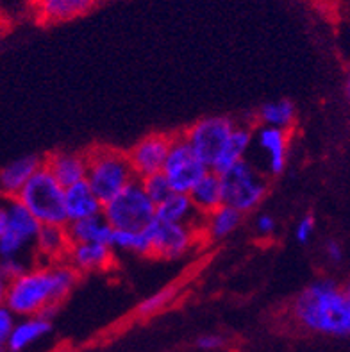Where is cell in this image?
<instances>
[{"label":"cell","mask_w":350,"mask_h":352,"mask_svg":"<svg viewBox=\"0 0 350 352\" xmlns=\"http://www.w3.org/2000/svg\"><path fill=\"white\" fill-rule=\"evenodd\" d=\"M79 277L80 274L68 261L34 265L20 277L6 283L2 304L20 318L41 315L52 320Z\"/></svg>","instance_id":"cell-1"},{"label":"cell","mask_w":350,"mask_h":352,"mask_svg":"<svg viewBox=\"0 0 350 352\" xmlns=\"http://www.w3.org/2000/svg\"><path fill=\"white\" fill-rule=\"evenodd\" d=\"M293 320L311 333L350 338V302L345 290L333 279L307 285L292 304Z\"/></svg>","instance_id":"cell-2"},{"label":"cell","mask_w":350,"mask_h":352,"mask_svg":"<svg viewBox=\"0 0 350 352\" xmlns=\"http://www.w3.org/2000/svg\"><path fill=\"white\" fill-rule=\"evenodd\" d=\"M138 179L127 152L113 147H95L88 151L86 181L98 199L106 204Z\"/></svg>","instance_id":"cell-3"},{"label":"cell","mask_w":350,"mask_h":352,"mask_svg":"<svg viewBox=\"0 0 350 352\" xmlns=\"http://www.w3.org/2000/svg\"><path fill=\"white\" fill-rule=\"evenodd\" d=\"M65 192L67 188L43 165L18 193L17 199L40 220L41 226H67Z\"/></svg>","instance_id":"cell-4"},{"label":"cell","mask_w":350,"mask_h":352,"mask_svg":"<svg viewBox=\"0 0 350 352\" xmlns=\"http://www.w3.org/2000/svg\"><path fill=\"white\" fill-rule=\"evenodd\" d=\"M40 229V220L17 197L6 199L0 208V256L17 258L25 254L29 247H34Z\"/></svg>","instance_id":"cell-5"},{"label":"cell","mask_w":350,"mask_h":352,"mask_svg":"<svg viewBox=\"0 0 350 352\" xmlns=\"http://www.w3.org/2000/svg\"><path fill=\"white\" fill-rule=\"evenodd\" d=\"M155 202L146 195L140 179L104 204L102 217L113 229L142 231L155 219Z\"/></svg>","instance_id":"cell-6"},{"label":"cell","mask_w":350,"mask_h":352,"mask_svg":"<svg viewBox=\"0 0 350 352\" xmlns=\"http://www.w3.org/2000/svg\"><path fill=\"white\" fill-rule=\"evenodd\" d=\"M222 179L226 204L243 214L256 210L268 193V181L261 170L248 160L227 170Z\"/></svg>","instance_id":"cell-7"},{"label":"cell","mask_w":350,"mask_h":352,"mask_svg":"<svg viewBox=\"0 0 350 352\" xmlns=\"http://www.w3.org/2000/svg\"><path fill=\"white\" fill-rule=\"evenodd\" d=\"M209 170L211 168L191 148L184 134H173L168 157L163 166V174L168 177L173 192L190 193Z\"/></svg>","instance_id":"cell-8"},{"label":"cell","mask_w":350,"mask_h":352,"mask_svg":"<svg viewBox=\"0 0 350 352\" xmlns=\"http://www.w3.org/2000/svg\"><path fill=\"white\" fill-rule=\"evenodd\" d=\"M238 122L229 116H206L184 131V138L197 152V156L211 168Z\"/></svg>","instance_id":"cell-9"},{"label":"cell","mask_w":350,"mask_h":352,"mask_svg":"<svg viewBox=\"0 0 350 352\" xmlns=\"http://www.w3.org/2000/svg\"><path fill=\"white\" fill-rule=\"evenodd\" d=\"M151 240L152 254L161 259H177L188 254L197 241L202 240L200 229L184 226V223L163 222L154 219L149 228L145 229Z\"/></svg>","instance_id":"cell-10"},{"label":"cell","mask_w":350,"mask_h":352,"mask_svg":"<svg viewBox=\"0 0 350 352\" xmlns=\"http://www.w3.org/2000/svg\"><path fill=\"white\" fill-rule=\"evenodd\" d=\"M172 138L173 136H170V134L152 133L143 136L140 142H136L133 147L129 148L127 156L138 179L163 172V166L166 163V157H168L170 145H172Z\"/></svg>","instance_id":"cell-11"},{"label":"cell","mask_w":350,"mask_h":352,"mask_svg":"<svg viewBox=\"0 0 350 352\" xmlns=\"http://www.w3.org/2000/svg\"><path fill=\"white\" fill-rule=\"evenodd\" d=\"M254 143L259 152L266 156L265 170L268 175L277 177L284 172L288 165V148H289V131L259 125L254 131Z\"/></svg>","instance_id":"cell-12"},{"label":"cell","mask_w":350,"mask_h":352,"mask_svg":"<svg viewBox=\"0 0 350 352\" xmlns=\"http://www.w3.org/2000/svg\"><path fill=\"white\" fill-rule=\"evenodd\" d=\"M77 272H104L115 261V249L107 243H72L67 259Z\"/></svg>","instance_id":"cell-13"},{"label":"cell","mask_w":350,"mask_h":352,"mask_svg":"<svg viewBox=\"0 0 350 352\" xmlns=\"http://www.w3.org/2000/svg\"><path fill=\"white\" fill-rule=\"evenodd\" d=\"M72 241L67 226H41L32 247V259L36 265H49L65 261Z\"/></svg>","instance_id":"cell-14"},{"label":"cell","mask_w":350,"mask_h":352,"mask_svg":"<svg viewBox=\"0 0 350 352\" xmlns=\"http://www.w3.org/2000/svg\"><path fill=\"white\" fill-rule=\"evenodd\" d=\"M45 166L52 172L65 188L86 181L88 175V152L56 151L45 157Z\"/></svg>","instance_id":"cell-15"},{"label":"cell","mask_w":350,"mask_h":352,"mask_svg":"<svg viewBox=\"0 0 350 352\" xmlns=\"http://www.w3.org/2000/svg\"><path fill=\"white\" fill-rule=\"evenodd\" d=\"M45 165V160H41L36 154H27L20 156L17 160L9 161L8 165L2 166L0 170V190L4 193L6 199L9 197H18L22 192L32 175Z\"/></svg>","instance_id":"cell-16"},{"label":"cell","mask_w":350,"mask_h":352,"mask_svg":"<svg viewBox=\"0 0 350 352\" xmlns=\"http://www.w3.org/2000/svg\"><path fill=\"white\" fill-rule=\"evenodd\" d=\"M65 210H67V220L77 222V220L94 219L100 217L104 210V202L98 199L94 188L89 186L88 181L68 186L65 192Z\"/></svg>","instance_id":"cell-17"},{"label":"cell","mask_w":350,"mask_h":352,"mask_svg":"<svg viewBox=\"0 0 350 352\" xmlns=\"http://www.w3.org/2000/svg\"><path fill=\"white\" fill-rule=\"evenodd\" d=\"M155 219L163 222L184 223L191 228L202 229L204 223V214H200L191 201L190 193L173 192L168 199H164L161 204L155 208Z\"/></svg>","instance_id":"cell-18"},{"label":"cell","mask_w":350,"mask_h":352,"mask_svg":"<svg viewBox=\"0 0 350 352\" xmlns=\"http://www.w3.org/2000/svg\"><path fill=\"white\" fill-rule=\"evenodd\" d=\"M32 6L40 22L59 23L86 14L95 6V0H34Z\"/></svg>","instance_id":"cell-19"},{"label":"cell","mask_w":350,"mask_h":352,"mask_svg":"<svg viewBox=\"0 0 350 352\" xmlns=\"http://www.w3.org/2000/svg\"><path fill=\"white\" fill-rule=\"evenodd\" d=\"M254 143V129L248 124L236 125V129L232 131L231 138L227 140L226 147L222 148L220 156L213 163L211 170L218 172V174H226L227 170H231L238 163L245 161L247 152L250 151Z\"/></svg>","instance_id":"cell-20"},{"label":"cell","mask_w":350,"mask_h":352,"mask_svg":"<svg viewBox=\"0 0 350 352\" xmlns=\"http://www.w3.org/2000/svg\"><path fill=\"white\" fill-rule=\"evenodd\" d=\"M191 201L195 204L200 214H209L226 204V193H223L222 174L215 170H209L204 177L200 179L195 188L190 192Z\"/></svg>","instance_id":"cell-21"},{"label":"cell","mask_w":350,"mask_h":352,"mask_svg":"<svg viewBox=\"0 0 350 352\" xmlns=\"http://www.w3.org/2000/svg\"><path fill=\"white\" fill-rule=\"evenodd\" d=\"M52 331L50 318L36 315V317H23L20 322H17L13 333L9 335L6 342V349L9 352H22L27 347H31L38 340L47 336Z\"/></svg>","instance_id":"cell-22"},{"label":"cell","mask_w":350,"mask_h":352,"mask_svg":"<svg viewBox=\"0 0 350 352\" xmlns=\"http://www.w3.org/2000/svg\"><path fill=\"white\" fill-rule=\"evenodd\" d=\"M243 220V213H239L238 210L231 208V206H220L213 213H209L204 217V223H202V240L208 241H222L229 238L236 229L239 228V223Z\"/></svg>","instance_id":"cell-23"},{"label":"cell","mask_w":350,"mask_h":352,"mask_svg":"<svg viewBox=\"0 0 350 352\" xmlns=\"http://www.w3.org/2000/svg\"><path fill=\"white\" fill-rule=\"evenodd\" d=\"M67 231L72 243H107V245H111L115 229L100 214L94 219L67 223Z\"/></svg>","instance_id":"cell-24"},{"label":"cell","mask_w":350,"mask_h":352,"mask_svg":"<svg viewBox=\"0 0 350 352\" xmlns=\"http://www.w3.org/2000/svg\"><path fill=\"white\" fill-rule=\"evenodd\" d=\"M297 118V109L295 104L288 98H277L265 102L256 113V120L259 125H268V127H277V129L292 131Z\"/></svg>","instance_id":"cell-25"},{"label":"cell","mask_w":350,"mask_h":352,"mask_svg":"<svg viewBox=\"0 0 350 352\" xmlns=\"http://www.w3.org/2000/svg\"><path fill=\"white\" fill-rule=\"evenodd\" d=\"M111 247L120 252L136 256H151L152 247L145 229L142 231H129V229H115L111 238Z\"/></svg>","instance_id":"cell-26"},{"label":"cell","mask_w":350,"mask_h":352,"mask_svg":"<svg viewBox=\"0 0 350 352\" xmlns=\"http://www.w3.org/2000/svg\"><path fill=\"white\" fill-rule=\"evenodd\" d=\"M143 190L146 192V195L151 197L152 201L155 202V206L161 204L164 199H168L173 193V188L170 184L168 177L163 174V172H157V174H151L146 177L140 179Z\"/></svg>","instance_id":"cell-27"},{"label":"cell","mask_w":350,"mask_h":352,"mask_svg":"<svg viewBox=\"0 0 350 352\" xmlns=\"http://www.w3.org/2000/svg\"><path fill=\"white\" fill-rule=\"evenodd\" d=\"M29 265H27V259L23 256H17V258H2V263H0V277L2 281L9 283L17 279V277L22 276L23 272L29 270Z\"/></svg>","instance_id":"cell-28"},{"label":"cell","mask_w":350,"mask_h":352,"mask_svg":"<svg viewBox=\"0 0 350 352\" xmlns=\"http://www.w3.org/2000/svg\"><path fill=\"white\" fill-rule=\"evenodd\" d=\"M173 294H175V288H166V290L157 292V294H154L152 297H149V299L143 300V302L140 304L138 313H140V315H151V313L160 311L161 308H164V306L170 302Z\"/></svg>","instance_id":"cell-29"},{"label":"cell","mask_w":350,"mask_h":352,"mask_svg":"<svg viewBox=\"0 0 350 352\" xmlns=\"http://www.w3.org/2000/svg\"><path fill=\"white\" fill-rule=\"evenodd\" d=\"M315 228L316 220L313 214L302 217L297 222V226H295V240H297L298 243H307V241L313 238V234H315Z\"/></svg>","instance_id":"cell-30"},{"label":"cell","mask_w":350,"mask_h":352,"mask_svg":"<svg viewBox=\"0 0 350 352\" xmlns=\"http://www.w3.org/2000/svg\"><path fill=\"white\" fill-rule=\"evenodd\" d=\"M14 326H17V315L8 306L2 304V308H0V342L2 344L8 342L9 335L13 333Z\"/></svg>","instance_id":"cell-31"},{"label":"cell","mask_w":350,"mask_h":352,"mask_svg":"<svg viewBox=\"0 0 350 352\" xmlns=\"http://www.w3.org/2000/svg\"><path fill=\"white\" fill-rule=\"evenodd\" d=\"M277 229V222L272 214L268 213H261L256 219V234L261 238H268L272 236Z\"/></svg>","instance_id":"cell-32"},{"label":"cell","mask_w":350,"mask_h":352,"mask_svg":"<svg viewBox=\"0 0 350 352\" xmlns=\"http://www.w3.org/2000/svg\"><path fill=\"white\" fill-rule=\"evenodd\" d=\"M226 340L220 335H202L197 338V347L202 351H217V349L223 347Z\"/></svg>","instance_id":"cell-33"},{"label":"cell","mask_w":350,"mask_h":352,"mask_svg":"<svg viewBox=\"0 0 350 352\" xmlns=\"http://www.w3.org/2000/svg\"><path fill=\"white\" fill-rule=\"evenodd\" d=\"M325 256L329 258V261L334 265L342 263L343 258H345V254H343V247L340 241L336 240H327L325 241Z\"/></svg>","instance_id":"cell-34"},{"label":"cell","mask_w":350,"mask_h":352,"mask_svg":"<svg viewBox=\"0 0 350 352\" xmlns=\"http://www.w3.org/2000/svg\"><path fill=\"white\" fill-rule=\"evenodd\" d=\"M345 95H347V100L350 102V70L347 74V79H345Z\"/></svg>","instance_id":"cell-35"},{"label":"cell","mask_w":350,"mask_h":352,"mask_svg":"<svg viewBox=\"0 0 350 352\" xmlns=\"http://www.w3.org/2000/svg\"><path fill=\"white\" fill-rule=\"evenodd\" d=\"M343 290H345L347 299H349V302H350V277H349V281H347L345 285H343Z\"/></svg>","instance_id":"cell-36"},{"label":"cell","mask_w":350,"mask_h":352,"mask_svg":"<svg viewBox=\"0 0 350 352\" xmlns=\"http://www.w3.org/2000/svg\"><path fill=\"white\" fill-rule=\"evenodd\" d=\"M54 352H70V351H67V349H59V351H54Z\"/></svg>","instance_id":"cell-37"}]
</instances>
